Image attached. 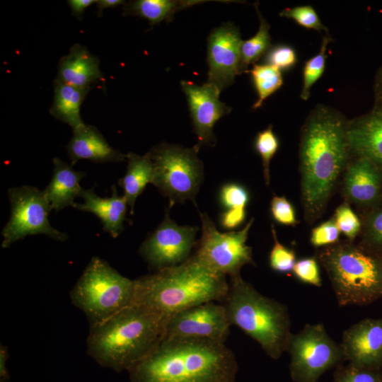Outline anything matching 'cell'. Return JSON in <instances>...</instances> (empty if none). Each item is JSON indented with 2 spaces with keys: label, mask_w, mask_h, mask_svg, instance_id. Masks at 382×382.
Returning a JSON list of instances; mask_svg holds the SVG:
<instances>
[{
  "label": "cell",
  "mask_w": 382,
  "mask_h": 382,
  "mask_svg": "<svg viewBox=\"0 0 382 382\" xmlns=\"http://www.w3.org/2000/svg\"><path fill=\"white\" fill-rule=\"evenodd\" d=\"M349 120L338 110L317 105L301 132L299 170L304 219L313 224L324 213L350 156Z\"/></svg>",
  "instance_id": "1"
},
{
  "label": "cell",
  "mask_w": 382,
  "mask_h": 382,
  "mask_svg": "<svg viewBox=\"0 0 382 382\" xmlns=\"http://www.w3.org/2000/svg\"><path fill=\"white\" fill-rule=\"evenodd\" d=\"M238 363L225 343L165 337L128 372L130 382H235Z\"/></svg>",
  "instance_id": "2"
},
{
  "label": "cell",
  "mask_w": 382,
  "mask_h": 382,
  "mask_svg": "<svg viewBox=\"0 0 382 382\" xmlns=\"http://www.w3.org/2000/svg\"><path fill=\"white\" fill-rule=\"evenodd\" d=\"M169 320L132 303L108 319L90 325L87 353L115 371H129L162 341Z\"/></svg>",
  "instance_id": "3"
},
{
  "label": "cell",
  "mask_w": 382,
  "mask_h": 382,
  "mask_svg": "<svg viewBox=\"0 0 382 382\" xmlns=\"http://www.w3.org/2000/svg\"><path fill=\"white\" fill-rule=\"evenodd\" d=\"M229 289L226 277L193 255L184 262L134 279L133 303L170 319L188 308L223 301Z\"/></svg>",
  "instance_id": "4"
},
{
  "label": "cell",
  "mask_w": 382,
  "mask_h": 382,
  "mask_svg": "<svg viewBox=\"0 0 382 382\" xmlns=\"http://www.w3.org/2000/svg\"><path fill=\"white\" fill-rule=\"evenodd\" d=\"M229 323L255 340L272 359L286 351L292 335L288 309L258 292L240 275L231 277L223 300Z\"/></svg>",
  "instance_id": "5"
},
{
  "label": "cell",
  "mask_w": 382,
  "mask_h": 382,
  "mask_svg": "<svg viewBox=\"0 0 382 382\" xmlns=\"http://www.w3.org/2000/svg\"><path fill=\"white\" fill-rule=\"evenodd\" d=\"M338 304L366 305L382 297V257L352 241L323 247L317 258Z\"/></svg>",
  "instance_id": "6"
},
{
  "label": "cell",
  "mask_w": 382,
  "mask_h": 382,
  "mask_svg": "<svg viewBox=\"0 0 382 382\" xmlns=\"http://www.w3.org/2000/svg\"><path fill=\"white\" fill-rule=\"evenodd\" d=\"M134 294V280L120 274L105 260L93 257L71 290L70 299L91 325L132 304Z\"/></svg>",
  "instance_id": "7"
},
{
  "label": "cell",
  "mask_w": 382,
  "mask_h": 382,
  "mask_svg": "<svg viewBox=\"0 0 382 382\" xmlns=\"http://www.w3.org/2000/svg\"><path fill=\"white\" fill-rule=\"evenodd\" d=\"M199 149L163 143L149 151L154 167L152 184L168 198L170 208L186 200L195 203L204 175Z\"/></svg>",
  "instance_id": "8"
},
{
  "label": "cell",
  "mask_w": 382,
  "mask_h": 382,
  "mask_svg": "<svg viewBox=\"0 0 382 382\" xmlns=\"http://www.w3.org/2000/svg\"><path fill=\"white\" fill-rule=\"evenodd\" d=\"M286 351L294 382H318L326 371L345 360L341 345L330 337L321 323L306 324L292 334Z\"/></svg>",
  "instance_id": "9"
},
{
  "label": "cell",
  "mask_w": 382,
  "mask_h": 382,
  "mask_svg": "<svg viewBox=\"0 0 382 382\" xmlns=\"http://www.w3.org/2000/svg\"><path fill=\"white\" fill-rule=\"evenodd\" d=\"M199 215L202 236L194 255L201 263L230 277L240 275L244 265H255L252 248L246 244L254 218H251L240 231L221 233L207 214L200 213Z\"/></svg>",
  "instance_id": "10"
},
{
  "label": "cell",
  "mask_w": 382,
  "mask_h": 382,
  "mask_svg": "<svg viewBox=\"0 0 382 382\" xmlns=\"http://www.w3.org/2000/svg\"><path fill=\"white\" fill-rule=\"evenodd\" d=\"M11 215L3 228L1 247H10L28 236L45 234L57 241H65L66 233L53 228L48 216L52 210L42 190L29 185L8 190Z\"/></svg>",
  "instance_id": "11"
},
{
  "label": "cell",
  "mask_w": 382,
  "mask_h": 382,
  "mask_svg": "<svg viewBox=\"0 0 382 382\" xmlns=\"http://www.w3.org/2000/svg\"><path fill=\"white\" fill-rule=\"evenodd\" d=\"M198 229L197 226H179L166 214L141 243L139 253L156 271L180 265L190 258Z\"/></svg>",
  "instance_id": "12"
},
{
  "label": "cell",
  "mask_w": 382,
  "mask_h": 382,
  "mask_svg": "<svg viewBox=\"0 0 382 382\" xmlns=\"http://www.w3.org/2000/svg\"><path fill=\"white\" fill-rule=\"evenodd\" d=\"M230 326L224 306L209 301L173 316L168 321L165 337L202 338L225 343Z\"/></svg>",
  "instance_id": "13"
},
{
  "label": "cell",
  "mask_w": 382,
  "mask_h": 382,
  "mask_svg": "<svg viewBox=\"0 0 382 382\" xmlns=\"http://www.w3.org/2000/svg\"><path fill=\"white\" fill-rule=\"evenodd\" d=\"M242 42L239 29L229 22L214 28L207 38L208 82L221 91L241 74Z\"/></svg>",
  "instance_id": "14"
},
{
  "label": "cell",
  "mask_w": 382,
  "mask_h": 382,
  "mask_svg": "<svg viewBox=\"0 0 382 382\" xmlns=\"http://www.w3.org/2000/svg\"><path fill=\"white\" fill-rule=\"evenodd\" d=\"M189 107L194 131L198 139L197 147L213 145L216 138L213 129L218 120L231 112V108L219 99L221 90L207 82L202 86L181 81Z\"/></svg>",
  "instance_id": "15"
},
{
  "label": "cell",
  "mask_w": 382,
  "mask_h": 382,
  "mask_svg": "<svg viewBox=\"0 0 382 382\" xmlns=\"http://www.w3.org/2000/svg\"><path fill=\"white\" fill-rule=\"evenodd\" d=\"M340 345L349 364L382 370V318H366L354 324L344 332Z\"/></svg>",
  "instance_id": "16"
},
{
  "label": "cell",
  "mask_w": 382,
  "mask_h": 382,
  "mask_svg": "<svg viewBox=\"0 0 382 382\" xmlns=\"http://www.w3.org/2000/svg\"><path fill=\"white\" fill-rule=\"evenodd\" d=\"M343 176L345 199L360 207L375 205L382 192V170L371 161L357 157L347 164Z\"/></svg>",
  "instance_id": "17"
},
{
  "label": "cell",
  "mask_w": 382,
  "mask_h": 382,
  "mask_svg": "<svg viewBox=\"0 0 382 382\" xmlns=\"http://www.w3.org/2000/svg\"><path fill=\"white\" fill-rule=\"evenodd\" d=\"M347 140L351 153L382 170V109L349 121Z\"/></svg>",
  "instance_id": "18"
},
{
  "label": "cell",
  "mask_w": 382,
  "mask_h": 382,
  "mask_svg": "<svg viewBox=\"0 0 382 382\" xmlns=\"http://www.w3.org/2000/svg\"><path fill=\"white\" fill-rule=\"evenodd\" d=\"M66 149L73 165L82 159L107 163L120 162L127 158V154L112 148L96 127L85 123L73 129Z\"/></svg>",
  "instance_id": "19"
},
{
  "label": "cell",
  "mask_w": 382,
  "mask_h": 382,
  "mask_svg": "<svg viewBox=\"0 0 382 382\" xmlns=\"http://www.w3.org/2000/svg\"><path fill=\"white\" fill-rule=\"evenodd\" d=\"M79 197L83 199V202H75L74 208L98 216L103 224V231L112 237L117 238L122 233L128 204L123 195L117 194L115 186H112V195L109 197H99L93 188H82Z\"/></svg>",
  "instance_id": "20"
},
{
  "label": "cell",
  "mask_w": 382,
  "mask_h": 382,
  "mask_svg": "<svg viewBox=\"0 0 382 382\" xmlns=\"http://www.w3.org/2000/svg\"><path fill=\"white\" fill-rule=\"evenodd\" d=\"M56 79L79 88H91L93 83L103 80L100 60L86 47L74 44L60 59Z\"/></svg>",
  "instance_id": "21"
},
{
  "label": "cell",
  "mask_w": 382,
  "mask_h": 382,
  "mask_svg": "<svg viewBox=\"0 0 382 382\" xmlns=\"http://www.w3.org/2000/svg\"><path fill=\"white\" fill-rule=\"evenodd\" d=\"M85 173L76 171L58 158H53V173L50 183L43 190L52 209L58 212L74 205L82 187L80 181Z\"/></svg>",
  "instance_id": "22"
},
{
  "label": "cell",
  "mask_w": 382,
  "mask_h": 382,
  "mask_svg": "<svg viewBox=\"0 0 382 382\" xmlns=\"http://www.w3.org/2000/svg\"><path fill=\"white\" fill-rule=\"evenodd\" d=\"M90 90L91 88L76 87L55 79L50 115L73 129L80 127L84 124L80 115L81 106Z\"/></svg>",
  "instance_id": "23"
},
{
  "label": "cell",
  "mask_w": 382,
  "mask_h": 382,
  "mask_svg": "<svg viewBox=\"0 0 382 382\" xmlns=\"http://www.w3.org/2000/svg\"><path fill=\"white\" fill-rule=\"evenodd\" d=\"M127 171L119 180V185L123 189V196L132 214L137 198L149 183H153L154 167L149 152L144 155L130 152L127 154Z\"/></svg>",
  "instance_id": "24"
},
{
  "label": "cell",
  "mask_w": 382,
  "mask_h": 382,
  "mask_svg": "<svg viewBox=\"0 0 382 382\" xmlns=\"http://www.w3.org/2000/svg\"><path fill=\"white\" fill-rule=\"evenodd\" d=\"M203 1L136 0L125 4L124 15L137 16L149 21L153 26L162 21L169 22L174 15Z\"/></svg>",
  "instance_id": "25"
},
{
  "label": "cell",
  "mask_w": 382,
  "mask_h": 382,
  "mask_svg": "<svg viewBox=\"0 0 382 382\" xmlns=\"http://www.w3.org/2000/svg\"><path fill=\"white\" fill-rule=\"evenodd\" d=\"M249 200L248 190L241 184L228 183L221 187L219 201L224 210L219 215V224L224 229L234 230L244 222Z\"/></svg>",
  "instance_id": "26"
},
{
  "label": "cell",
  "mask_w": 382,
  "mask_h": 382,
  "mask_svg": "<svg viewBox=\"0 0 382 382\" xmlns=\"http://www.w3.org/2000/svg\"><path fill=\"white\" fill-rule=\"evenodd\" d=\"M258 3L255 4L260 25L257 32L247 40L243 41L241 47L240 73L248 71L250 64H255L272 47L270 26L262 16Z\"/></svg>",
  "instance_id": "27"
},
{
  "label": "cell",
  "mask_w": 382,
  "mask_h": 382,
  "mask_svg": "<svg viewBox=\"0 0 382 382\" xmlns=\"http://www.w3.org/2000/svg\"><path fill=\"white\" fill-rule=\"evenodd\" d=\"M249 71L257 95L253 108L257 109L268 97L282 87L283 76L282 71L267 64H255Z\"/></svg>",
  "instance_id": "28"
},
{
  "label": "cell",
  "mask_w": 382,
  "mask_h": 382,
  "mask_svg": "<svg viewBox=\"0 0 382 382\" xmlns=\"http://www.w3.org/2000/svg\"><path fill=\"white\" fill-rule=\"evenodd\" d=\"M332 41L328 33L323 36L318 52L308 59L303 68V86L300 97L307 100L311 94L313 86L322 76L327 59V50L328 45Z\"/></svg>",
  "instance_id": "29"
},
{
  "label": "cell",
  "mask_w": 382,
  "mask_h": 382,
  "mask_svg": "<svg viewBox=\"0 0 382 382\" xmlns=\"http://www.w3.org/2000/svg\"><path fill=\"white\" fill-rule=\"evenodd\" d=\"M360 245L382 257V207L374 209L365 218Z\"/></svg>",
  "instance_id": "30"
},
{
  "label": "cell",
  "mask_w": 382,
  "mask_h": 382,
  "mask_svg": "<svg viewBox=\"0 0 382 382\" xmlns=\"http://www.w3.org/2000/svg\"><path fill=\"white\" fill-rule=\"evenodd\" d=\"M279 146V139L273 131L272 125L259 132L254 141V147L262 160L263 176L266 185L270 183V162Z\"/></svg>",
  "instance_id": "31"
},
{
  "label": "cell",
  "mask_w": 382,
  "mask_h": 382,
  "mask_svg": "<svg viewBox=\"0 0 382 382\" xmlns=\"http://www.w3.org/2000/svg\"><path fill=\"white\" fill-rule=\"evenodd\" d=\"M271 231L274 240V244L269 256V264L271 269L279 273L292 272L296 262L294 251L279 241L273 225H272Z\"/></svg>",
  "instance_id": "32"
},
{
  "label": "cell",
  "mask_w": 382,
  "mask_h": 382,
  "mask_svg": "<svg viewBox=\"0 0 382 382\" xmlns=\"http://www.w3.org/2000/svg\"><path fill=\"white\" fill-rule=\"evenodd\" d=\"M279 16L292 19L299 25L307 29L328 33V29L321 22L313 7L310 5L286 8L279 13Z\"/></svg>",
  "instance_id": "33"
},
{
  "label": "cell",
  "mask_w": 382,
  "mask_h": 382,
  "mask_svg": "<svg viewBox=\"0 0 382 382\" xmlns=\"http://www.w3.org/2000/svg\"><path fill=\"white\" fill-rule=\"evenodd\" d=\"M333 378L334 382H382V370L361 368L349 363L337 366Z\"/></svg>",
  "instance_id": "34"
},
{
  "label": "cell",
  "mask_w": 382,
  "mask_h": 382,
  "mask_svg": "<svg viewBox=\"0 0 382 382\" xmlns=\"http://www.w3.org/2000/svg\"><path fill=\"white\" fill-rule=\"evenodd\" d=\"M265 64L272 65L280 71H288L297 63L295 49L286 44L272 45L263 57Z\"/></svg>",
  "instance_id": "35"
},
{
  "label": "cell",
  "mask_w": 382,
  "mask_h": 382,
  "mask_svg": "<svg viewBox=\"0 0 382 382\" xmlns=\"http://www.w3.org/2000/svg\"><path fill=\"white\" fill-rule=\"evenodd\" d=\"M333 219L340 233H342L348 241H354L361 231V221L347 202L337 208Z\"/></svg>",
  "instance_id": "36"
},
{
  "label": "cell",
  "mask_w": 382,
  "mask_h": 382,
  "mask_svg": "<svg viewBox=\"0 0 382 382\" xmlns=\"http://www.w3.org/2000/svg\"><path fill=\"white\" fill-rule=\"evenodd\" d=\"M292 272L301 282L320 287L322 281L317 259L305 257L296 261Z\"/></svg>",
  "instance_id": "37"
},
{
  "label": "cell",
  "mask_w": 382,
  "mask_h": 382,
  "mask_svg": "<svg viewBox=\"0 0 382 382\" xmlns=\"http://www.w3.org/2000/svg\"><path fill=\"white\" fill-rule=\"evenodd\" d=\"M340 231L334 219L315 227L311 231V243L316 248L326 247L339 242Z\"/></svg>",
  "instance_id": "38"
},
{
  "label": "cell",
  "mask_w": 382,
  "mask_h": 382,
  "mask_svg": "<svg viewBox=\"0 0 382 382\" xmlns=\"http://www.w3.org/2000/svg\"><path fill=\"white\" fill-rule=\"evenodd\" d=\"M270 212L273 219L279 224L294 226L297 224L294 208L284 196L272 197Z\"/></svg>",
  "instance_id": "39"
},
{
  "label": "cell",
  "mask_w": 382,
  "mask_h": 382,
  "mask_svg": "<svg viewBox=\"0 0 382 382\" xmlns=\"http://www.w3.org/2000/svg\"><path fill=\"white\" fill-rule=\"evenodd\" d=\"M67 3L72 14L79 20H82L85 10L96 4V0H69Z\"/></svg>",
  "instance_id": "40"
},
{
  "label": "cell",
  "mask_w": 382,
  "mask_h": 382,
  "mask_svg": "<svg viewBox=\"0 0 382 382\" xmlns=\"http://www.w3.org/2000/svg\"><path fill=\"white\" fill-rule=\"evenodd\" d=\"M8 354L7 347L3 345L0 346V376L1 382H6L8 380V373L6 366V361L8 359Z\"/></svg>",
  "instance_id": "41"
},
{
  "label": "cell",
  "mask_w": 382,
  "mask_h": 382,
  "mask_svg": "<svg viewBox=\"0 0 382 382\" xmlns=\"http://www.w3.org/2000/svg\"><path fill=\"white\" fill-rule=\"evenodd\" d=\"M98 15L100 16L105 8H115L119 5L125 4V1L122 0H98L96 1Z\"/></svg>",
  "instance_id": "42"
},
{
  "label": "cell",
  "mask_w": 382,
  "mask_h": 382,
  "mask_svg": "<svg viewBox=\"0 0 382 382\" xmlns=\"http://www.w3.org/2000/svg\"><path fill=\"white\" fill-rule=\"evenodd\" d=\"M376 99L378 103L377 108L382 109V66L378 71L375 83Z\"/></svg>",
  "instance_id": "43"
}]
</instances>
